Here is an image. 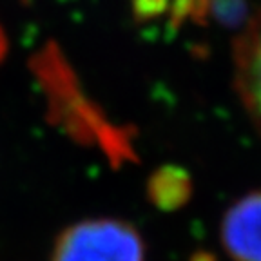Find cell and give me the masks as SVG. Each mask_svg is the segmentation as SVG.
<instances>
[{"mask_svg":"<svg viewBox=\"0 0 261 261\" xmlns=\"http://www.w3.org/2000/svg\"><path fill=\"white\" fill-rule=\"evenodd\" d=\"M33 67L49 98V116L57 125L78 142L98 147L114 167L136 160L130 133L113 125L84 94L69 64L55 45L42 49L33 60Z\"/></svg>","mask_w":261,"mask_h":261,"instance_id":"1","label":"cell"},{"mask_svg":"<svg viewBox=\"0 0 261 261\" xmlns=\"http://www.w3.org/2000/svg\"><path fill=\"white\" fill-rule=\"evenodd\" d=\"M51 261H145V245L123 220H82L62 230Z\"/></svg>","mask_w":261,"mask_h":261,"instance_id":"2","label":"cell"},{"mask_svg":"<svg viewBox=\"0 0 261 261\" xmlns=\"http://www.w3.org/2000/svg\"><path fill=\"white\" fill-rule=\"evenodd\" d=\"M232 55L238 96L261 133V9L238 35Z\"/></svg>","mask_w":261,"mask_h":261,"instance_id":"3","label":"cell"},{"mask_svg":"<svg viewBox=\"0 0 261 261\" xmlns=\"http://www.w3.org/2000/svg\"><path fill=\"white\" fill-rule=\"evenodd\" d=\"M220 238L232 261H261V191L241 196L227 208Z\"/></svg>","mask_w":261,"mask_h":261,"instance_id":"4","label":"cell"},{"mask_svg":"<svg viewBox=\"0 0 261 261\" xmlns=\"http://www.w3.org/2000/svg\"><path fill=\"white\" fill-rule=\"evenodd\" d=\"M172 22L181 24L192 20L196 24H220L236 28L247 16V0H174Z\"/></svg>","mask_w":261,"mask_h":261,"instance_id":"5","label":"cell"},{"mask_svg":"<svg viewBox=\"0 0 261 261\" xmlns=\"http://www.w3.org/2000/svg\"><path fill=\"white\" fill-rule=\"evenodd\" d=\"M149 196L160 208H176L191 196V179L178 167H163L149 181Z\"/></svg>","mask_w":261,"mask_h":261,"instance_id":"6","label":"cell"},{"mask_svg":"<svg viewBox=\"0 0 261 261\" xmlns=\"http://www.w3.org/2000/svg\"><path fill=\"white\" fill-rule=\"evenodd\" d=\"M6 53H8V38H6V33L0 25V62L4 60Z\"/></svg>","mask_w":261,"mask_h":261,"instance_id":"7","label":"cell"}]
</instances>
